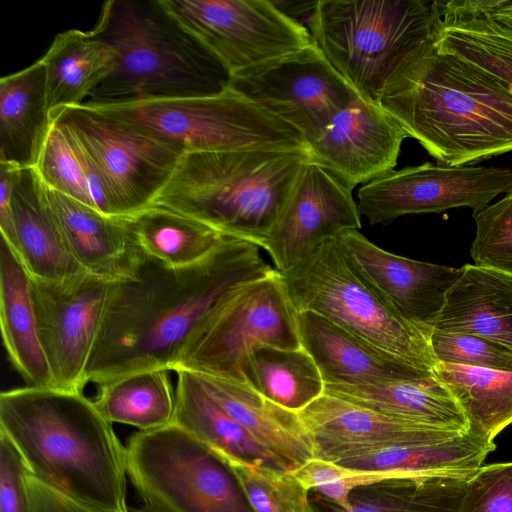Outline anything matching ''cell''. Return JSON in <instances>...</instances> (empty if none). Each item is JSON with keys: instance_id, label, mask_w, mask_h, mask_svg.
I'll use <instances>...</instances> for the list:
<instances>
[{"instance_id": "cell-1", "label": "cell", "mask_w": 512, "mask_h": 512, "mask_svg": "<svg viewBox=\"0 0 512 512\" xmlns=\"http://www.w3.org/2000/svg\"><path fill=\"white\" fill-rule=\"evenodd\" d=\"M275 268L249 241L224 236L202 261L171 269L145 257L133 281L114 283L86 382L172 370L191 339L242 285Z\"/></svg>"}, {"instance_id": "cell-2", "label": "cell", "mask_w": 512, "mask_h": 512, "mask_svg": "<svg viewBox=\"0 0 512 512\" xmlns=\"http://www.w3.org/2000/svg\"><path fill=\"white\" fill-rule=\"evenodd\" d=\"M433 38L434 33L398 64L378 104L438 164L473 165L512 152V89L440 50Z\"/></svg>"}, {"instance_id": "cell-3", "label": "cell", "mask_w": 512, "mask_h": 512, "mask_svg": "<svg viewBox=\"0 0 512 512\" xmlns=\"http://www.w3.org/2000/svg\"><path fill=\"white\" fill-rule=\"evenodd\" d=\"M0 433L44 484L106 511L129 512L125 446L83 391L29 385L3 391Z\"/></svg>"}, {"instance_id": "cell-4", "label": "cell", "mask_w": 512, "mask_h": 512, "mask_svg": "<svg viewBox=\"0 0 512 512\" xmlns=\"http://www.w3.org/2000/svg\"><path fill=\"white\" fill-rule=\"evenodd\" d=\"M309 160V150L187 153L153 205L261 248Z\"/></svg>"}, {"instance_id": "cell-5", "label": "cell", "mask_w": 512, "mask_h": 512, "mask_svg": "<svg viewBox=\"0 0 512 512\" xmlns=\"http://www.w3.org/2000/svg\"><path fill=\"white\" fill-rule=\"evenodd\" d=\"M93 32L117 52V64L89 101L219 93L231 74L186 33L159 0H109Z\"/></svg>"}, {"instance_id": "cell-6", "label": "cell", "mask_w": 512, "mask_h": 512, "mask_svg": "<svg viewBox=\"0 0 512 512\" xmlns=\"http://www.w3.org/2000/svg\"><path fill=\"white\" fill-rule=\"evenodd\" d=\"M438 18L437 1L318 0L307 26L351 88L378 103L388 77L432 37Z\"/></svg>"}, {"instance_id": "cell-7", "label": "cell", "mask_w": 512, "mask_h": 512, "mask_svg": "<svg viewBox=\"0 0 512 512\" xmlns=\"http://www.w3.org/2000/svg\"><path fill=\"white\" fill-rule=\"evenodd\" d=\"M83 104L127 123L182 155L234 150H309L294 126L230 87L210 95Z\"/></svg>"}, {"instance_id": "cell-8", "label": "cell", "mask_w": 512, "mask_h": 512, "mask_svg": "<svg viewBox=\"0 0 512 512\" xmlns=\"http://www.w3.org/2000/svg\"><path fill=\"white\" fill-rule=\"evenodd\" d=\"M280 274L296 312H314L411 365L434 371L427 336L366 280L336 237Z\"/></svg>"}, {"instance_id": "cell-9", "label": "cell", "mask_w": 512, "mask_h": 512, "mask_svg": "<svg viewBox=\"0 0 512 512\" xmlns=\"http://www.w3.org/2000/svg\"><path fill=\"white\" fill-rule=\"evenodd\" d=\"M125 451L128 478L159 512H255L227 459L174 423L132 434Z\"/></svg>"}, {"instance_id": "cell-10", "label": "cell", "mask_w": 512, "mask_h": 512, "mask_svg": "<svg viewBox=\"0 0 512 512\" xmlns=\"http://www.w3.org/2000/svg\"><path fill=\"white\" fill-rule=\"evenodd\" d=\"M261 346L302 347L297 312L276 269L239 287L187 344L173 371L186 369L246 384L247 361Z\"/></svg>"}, {"instance_id": "cell-11", "label": "cell", "mask_w": 512, "mask_h": 512, "mask_svg": "<svg viewBox=\"0 0 512 512\" xmlns=\"http://www.w3.org/2000/svg\"><path fill=\"white\" fill-rule=\"evenodd\" d=\"M86 150L102 176L117 217L154 204L182 154L147 133L80 104L51 112Z\"/></svg>"}, {"instance_id": "cell-12", "label": "cell", "mask_w": 512, "mask_h": 512, "mask_svg": "<svg viewBox=\"0 0 512 512\" xmlns=\"http://www.w3.org/2000/svg\"><path fill=\"white\" fill-rule=\"evenodd\" d=\"M167 14L231 76L313 43L272 0H159Z\"/></svg>"}, {"instance_id": "cell-13", "label": "cell", "mask_w": 512, "mask_h": 512, "mask_svg": "<svg viewBox=\"0 0 512 512\" xmlns=\"http://www.w3.org/2000/svg\"><path fill=\"white\" fill-rule=\"evenodd\" d=\"M229 87L294 126L308 145L357 95L314 42L233 74Z\"/></svg>"}, {"instance_id": "cell-14", "label": "cell", "mask_w": 512, "mask_h": 512, "mask_svg": "<svg viewBox=\"0 0 512 512\" xmlns=\"http://www.w3.org/2000/svg\"><path fill=\"white\" fill-rule=\"evenodd\" d=\"M511 188L510 168L425 162L390 170L363 184L357 206L371 225L387 224L405 215L459 207L476 212Z\"/></svg>"}, {"instance_id": "cell-15", "label": "cell", "mask_w": 512, "mask_h": 512, "mask_svg": "<svg viewBox=\"0 0 512 512\" xmlns=\"http://www.w3.org/2000/svg\"><path fill=\"white\" fill-rule=\"evenodd\" d=\"M32 285L54 387L83 391L114 283L84 274L59 283L32 279Z\"/></svg>"}, {"instance_id": "cell-16", "label": "cell", "mask_w": 512, "mask_h": 512, "mask_svg": "<svg viewBox=\"0 0 512 512\" xmlns=\"http://www.w3.org/2000/svg\"><path fill=\"white\" fill-rule=\"evenodd\" d=\"M407 137L389 112L357 94L309 143L310 161L353 191L393 170Z\"/></svg>"}, {"instance_id": "cell-17", "label": "cell", "mask_w": 512, "mask_h": 512, "mask_svg": "<svg viewBox=\"0 0 512 512\" xmlns=\"http://www.w3.org/2000/svg\"><path fill=\"white\" fill-rule=\"evenodd\" d=\"M361 227L352 190L308 161L282 215L262 243L274 267L284 272L324 241Z\"/></svg>"}, {"instance_id": "cell-18", "label": "cell", "mask_w": 512, "mask_h": 512, "mask_svg": "<svg viewBox=\"0 0 512 512\" xmlns=\"http://www.w3.org/2000/svg\"><path fill=\"white\" fill-rule=\"evenodd\" d=\"M355 268L410 324L427 336L462 268L413 260L388 252L358 230L336 236Z\"/></svg>"}, {"instance_id": "cell-19", "label": "cell", "mask_w": 512, "mask_h": 512, "mask_svg": "<svg viewBox=\"0 0 512 512\" xmlns=\"http://www.w3.org/2000/svg\"><path fill=\"white\" fill-rule=\"evenodd\" d=\"M41 184L72 256L87 274L112 283L138 278L146 255L130 218L105 215Z\"/></svg>"}, {"instance_id": "cell-20", "label": "cell", "mask_w": 512, "mask_h": 512, "mask_svg": "<svg viewBox=\"0 0 512 512\" xmlns=\"http://www.w3.org/2000/svg\"><path fill=\"white\" fill-rule=\"evenodd\" d=\"M297 325L301 346L313 358L325 384H376L430 371L405 362L314 312H297Z\"/></svg>"}, {"instance_id": "cell-21", "label": "cell", "mask_w": 512, "mask_h": 512, "mask_svg": "<svg viewBox=\"0 0 512 512\" xmlns=\"http://www.w3.org/2000/svg\"><path fill=\"white\" fill-rule=\"evenodd\" d=\"M495 448L492 440L468 430L445 437L346 447L320 459L367 471L404 474L468 472L482 466Z\"/></svg>"}, {"instance_id": "cell-22", "label": "cell", "mask_w": 512, "mask_h": 512, "mask_svg": "<svg viewBox=\"0 0 512 512\" xmlns=\"http://www.w3.org/2000/svg\"><path fill=\"white\" fill-rule=\"evenodd\" d=\"M11 202L16 255L32 279L59 283L87 274L72 256L33 168L18 172Z\"/></svg>"}, {"instance_id": "cell-23", "label": "cell", "mask_w": 512, "mask_h": 512, "mask_svg": "<svg viewBox=\"0 0 512 512\" xmlns=\"http://www.w3.org/2000/svg\"><path fill=\"white\" fill-rule=\"evenodd\" d=\"M298 415L312 439L317 458L346 447L461 433L386 416L325 394Z\"/></svg>"}, {"instance_id": "cell-24", "label": "cell", "mask_w": 512, "mask_h": 512, "mask_svg": "<svg viewBox=\"0 0 512 512\" xmlns=\"http://www.w3.org/2000/svg\"><path fill=\"white\" fill-rule=\"evenodd\" d=\"M324 394L409 422L448 431L469 430L463 410L434 371L376 384H325Z\"/></svg>"}, {"instance_id": "cell-25", "label": "cell", "mask_w": 512, "mask_h": 512, "mask_svg": "<svg viewBox=\"0 0 512 512\" xmlns=\"http://www.w3.org/2000/svg\"><path fill=\"white\" fill-rule=\"evenodd\" d=\"M195 374L221 407L291 471L314 458L312 439L298 413L269 401L247 384Z\"/></svg>"}, {"instance_id": "cell-26", "label": "cell", "mask_w": 512, "mask_h": 512, "mask_svg": "<svg viewBox=\"0 0 512 512\" xmlns=\"http://www.w3.org/2000/svg\"><path fill=\"white\" fill-rule=\"evenodd\" d=\"M0 326L8 358L27 385L54 387L53 374L40 336L32 278L2 238Z\"/></svg>"}, {"instance_id": "cell-27", "label": "cell", "mask_w": 512, "mask_h": 512, "mask_svg": "<svg viewBox=\"0 0 512 512\" xmlns=\"http://www.w3.org/2000/svg\"><path fill=\"white\" fill-rule=\"evenodd\" d=\"M51 124L41 58L0 79V163L34 168Z\"/></svg>"}, {"instance_id": "cell-28", "label": "cell", "mask_w": 512, "mask_h": 512, "mask_svg": "<svg viewBox=\"0 0 512 512\" xmlns=\"http://www.w3.org/2000/svg\"><path fill=\"white\" fill-rule=\"evenodd\" d=\"M433 329L481 336L512 349V276L466 264Z\"/></svg>"}, {"instance_id": "cell-29", "label": "cell", "mask_w": 512, "mask_h": 512, "mask_svg": "<svg viewBox=\"0 0 512 512\" xmlns=\"http://www.w3.org/2000/svg\"><path fill=\"white\" fill-rule=\"evenodd\" d=\"M434 43L475 64L512 89V21L485 10L479 0H437Z\"/></svg>"}, {"instance_id": "cell-30", "label": "cell", "mask_w": 512, "mask_h": 512, "mask_svg": "<svg viewBox=\"0 0 512 512\" xmlns=\"http://www.w3.org/2000/svg\"><path fill=\"white\" fill-rule=\"evenodd\" d=\"M174 423L227 459L291 471L252 438L208 393L199 377L176 369Z\"/></svg>"}, {"instance_id": "cell-31", "label": "cell", "mask_w": 512, "mask_h": 512, "mask_svg": "<svg viewBox=\"0 0 512 512\" xmlns=\"http://www.w3.org/2000/svg\"><path fill=\"white\" fill-rule=\"evenodd\" d=\"M41 60L52 112L90 98L115 69L117 52L92 29H69L55 36Z\"/></svg>"}, {"instance_id": "cell-32", "label": "cell", "mask_w": 512, "mask_h": 512, "mask_svg": "<svg viewBox=\"0 0 512 512\" xmlns=\"http://www.w3.org/2000/svg\"><path fill=\"white\" fill-rule=\"evenodd\" d=\"M475 471V470H474ZM474 471L395 475L354 488L350 509L323 498L329 512H458Z\"/></svg>"}, {"instance_id": "cell-33", "label": "cell", "mask_w": 512, "mask_h": 512, "mask_svg": "<svg viewBox=\"0 0 512 512\" xmlns=\"http://www.w3.org/2000/svg\"><path fill=\"white\" fill-rule=\"evenodd\" d=\"M245 383L269 401L299 413L324 395L325 382L313 358L302 347L261 346L250 355Z\"/></svg>"}, {"instance_id": "cell-34", "label": "cell", "mask_w": 512, "mask_h": 512, "mask_svg": "<svg viewBox=\"0 0 512 512\" xmlns=\"http://www.w3.org/2000/svg\"><path fill=\"white\" fill-rule=\"evenodd\" d=\"M168 369L129 373L99 384L94 403L111 424L149 431L172 422L175 392Z\"/></svg>"}, {"instance_id": "cell-35", "label": "cell", "mask_w": 512, "mask_h": 512, "mask_svg": "<svg viewBox=\"0 0 512 512\" xmlns=\"http://www.w3.org/2000/svg\"><path fill=\"white\" fill-rule=\"evenodd\" d=\"M130 221L145 255L171 269L202 261L224 238L215 229L158 205L150 206Z\"/></svg>"}, {"instance_id": "cell-36", "label": "cell", "mask_w": 512, "mask_h": 512, "mask_svg": "<svg viewBox=\"0 0 512 512\" xmlns=\"http://www.w3.org/2000/svg\"><path fill=\"white\" fill-rule=\"evenodd\" d=\"M434 372L460 405L469 430L493 441L512 423V372L440 362Z\"/></svg>"}, {"instance_id": "cell-37", "label": "cell", "mask_w": 512, "mask_h": 512, "mask_svg": "<svg viewBox=\"0 0 512 512\" xmlns=\"http://www.w3.org/2000/svg\"><path fill=\"white\" fill-rule=\"evenodd\" d=\"M52 124L33 168L48 188L82 204L104 205L109 197L107 186L90 156L58 119Z\"/></svg>"}, {"instance_id": "cell-38", "label": "cell", "mask_w": 512, "mask_h": 512, "mask_svg": "<svg viewBox=\"0 0 512 512\" xmlns=\"http://www.w3.org/2000/svg\"><path fill=\"white\" fill-rule=\"evenodd\" d=\"M227 461L255 512H316L308 497L309 490L292 471L231 459Z\"/></svg>"}, {"instance_id": "cell-39", "label": "cell", "mask_w": 512, "mask_h": 512, "mask_svg": "<svg viewBox=\"0 0 512 512\" xmlns=\"http://www.w3.org/2000/svg\"><path fill=\"white\" fill-rule=\"evenodd\" d=\"M473 264L512 276V188L493 204L473 212Z\"/></svg>"}, {"instance_id": "cell-40", "label": "cell", "mask_w": 512, "mask_h": 512, "mask_svg": "<svg viewBox=\"0 0 512 512\" xmlns=\"http://www.w3.org/2000/svg\"><path fill=\"white\" fill-rule=\"evenodd\" d=\"M428 343L437 363L512 372V349L490 339L432 329Z\"/></svg>"}, {"instance_id": "cell-41", "label": "cell", "mask_w": 512, "mask_h": 512, "mask_svg": "<svg viewBox=\"0 0 512 512\" xmlns=\"http://www.w3.org/2000/svg\"><path fill=\"white\" fill-rule=\"evenodd\" d=\"M458 512H512V462L477 468L466 483Z\"/></svg>"}, {"instance_id": "cell-42", "label": "cell", "mask_w": 512, "mask_h": 512, "mask_svg": "<svg viewBox=\"0 0 512 512\" xmlns=\"http://www.w3.org/2000/svg\"><path fill=\"white\" fill-rule=\"evenodd\" d=\"M27 469L12 443L0 433V512H31Z\"/></svg>"}, {"instance_id": "cell-43", "label": "cell", "mask_w": 512, "mask_h": 512, "mask_svg": "<svg viewBox=\"0 0 512 512\" xmlns=\"http://www.w3.org/2000/svg\"><path fill=\"white\" fill-rule=\"evenodd\" d=\"M21 169L0 163V228L1 238L16 253L17 244L12 212V191Z\"/></svg>"}, {"instance_id": "cell-44", "label": "cell", "mask_w": 512, "mask_h": 512, "mask_svg": "<svg viewBox=\"0 0 512 512\" xmlns=\"http://www.w3.org/2000/svg\"><path fill=\"white\" fill-rule=\"evenodd\" d=\"M26 478L37 491L49 512H110L72 499L29 473L26 474Z\"/></svg>"}, {"instance_id": "cell-45", "label": "cell", "mask_w": 512, "mask_h": 512, "mask_svg": "<svg viewBox=\"0 0 512 512\" xmlns=\"http://www.w3.org/2000/svg\"><path fill=\"white\" fill-rule=\"evenodd\" d=\"M272 1L282 13L295 20L307 12L311 13L317 4V1Z\"/></svg>"}, {"instance_id": "cell-46", "label": "cell", "mask_w": 512, "mask_h": 512, "mask_svg": "<svg viewBox=\"0 0 512 512\" xmlns=\"http://www.w3.org/2000/svg\"><path fill=\"white\" fill-rule=\"evenodd\" d=\"M488 12L512 21V0H480Z\"/></svg>"}, {"instance_id": "cell-47", "label": "cell", "mask_w": 512, "mask_h": 512, "mask_svg": "<svg viewBox=\"0 0 512 512\" xmlns=\"http://www.w3.org/2000/svg\"><path fill=\"white\" fill-rule=\"evenodd\" d=\"M26 481V489L29 498L30 511L31 512H49L45 503L34 489V487L29 483L27 478Z\"/></svg>"}, {"instance_id": "cell-48", "label": "cell", "mask_w": 512, "mask_h": 512, "mask_svg": "<svg viewBox=\"0 0 512 512\" xmlns=\"http://www.w3.org/2000/svg\"><path fill=\"white\" fill-rule=\"evenodd\" d=\"M129 512H159V511L153 509L152 507H150L148 505L143 504L141 507H137V508L130 507Z\"/></svg>"}]
</instances>
